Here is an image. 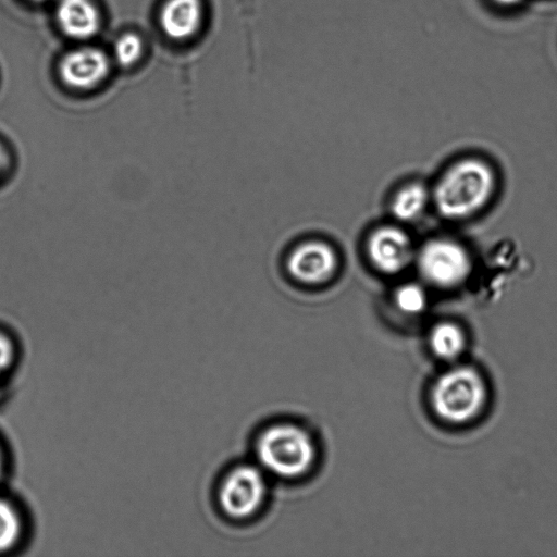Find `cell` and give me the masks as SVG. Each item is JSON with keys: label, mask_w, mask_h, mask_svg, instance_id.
<instances>
[{"label": "cell", "mask_w": 557, "mask_h": 557, "mask_svg": "<svg viewBox=\"0 0 557 557\" xmlns=\"http://www.w3.org/2000/svg\"><path fill=\"white\" fill-rule=\"evenodd\" d=\"M265 481L259 469L242 465L230 470L216 490L221 511L233 519L252 515L265 495Z\"/></svg>", "instance_id": "5"}, {"label": "cell", "mask_w": 557, "mask_h": 557, "mask_svg": "<svg viewBox=\"0 0 557 557\" xmlns=\"http://www.w3.org/2000/svg\"><path fill=\"white\" fill-rule=\"evenodd\" d=\"M9 471V457L0 441V484L5 480Z\"/></svg>", "instance_id": "19"}, {"label": "cell", "mask_w": 557, "mask_h": 557, "mask_svg": "<svg viewBox=\"0 0 557 557\" xmlns=\"http://www.w3.org/2000/svg\"><path fill=\"white\" fill-rule=\"evenodd\" d=\"M113 54L119 64L133 65L143 54L141 38L132 32L121 35L114 42Z\"/></svg>", "instance_id": "17"}, {"label": "cell", "mask_w": 557, "mask_h": 557, "mask_svg": "<svg viewBox=\"0 0 557 557\" xmlns=\"http://www.w3.org/2000/svg\"><path fill=\"white\" fill-rule=\"evenodd\" d=\"M202 18L201 0H166L160 11L159 22L169 38L186 40L198 32Z\"/></svg>", "instance_id": "11"}, {"label": "cell", "mask_w": 557, "mask_h": 557, "mask_svg": "<svg viewBox=\"0 0 557 557\" xmlns=\"http://www.w3.org/2000/svg\"><path fill=\"white\" fill-rule=\"evenodd\" d=\"M429 343L432 351L438 358L453 360L465 350L467 336L458 323L441 321L431 329Z\"/></svg>", "instance_id": "12"}, {"label": "cell", "mask_w": 557, "mask_h": 557, "mask_svg": "<svg viewBox=\"0 0 557 557\" xmlns=\"http://www.w3.org/2000/svg\"><path fill=\"white\" fill-rule=\"evenodd\" d=\"M431 202V190L421 183H411L399 189L392 201V212L401 222L419 219Z\"/></svg>", "instance_id": "13"}, {"label": "cell", "mask_w": 557, "mask_h": 557, "mask_svg": "<svg viewBox=\"0 0 557 557\" xmlns=\"http://www.w3.org/2000/svg\"><path fill=\"white\" fill-rule=\"evenodd\" d=\"M257 455L269 471L280 476L295 478L311 467L315 449L305 430L282 423L263 431L258 440Z\"/></svg>", "instance_id": "3"}, {"label": "cell", "mask_w": 557, "mask_h": 557, "mask_svg": "<svg viewBox=\"0 0 557 557\" xmlns=\"http://www.w3.org/2000/svg\"><path fill=\"white\" fill-rule=\"evenodd\" d=\"M21 358V347L16 338L0 330V388L10 379Z\"/></svg>", "instance_id": "16"}, {"label": "cell", "mask_w": 557, "mask_h": 557, "mask_svg": "<svg viewBox=\"0 0 557 557\" xmlns=\"http://www.w3.org/2000/svg\"><path fill=\"white\" fill-rule=\"evenodd\" d=\"M485 2L497 12L511 13L525 7L529 0H485Z\"/></svg>", "instance_id": "18"}, {"label": "cell", "mask_w": 557, "mask_h": 557, "mask_svg": "<svg viewBox=\"0 0 557 557\" xmlns=\"http://www.w3.org/2000/svg\"><path fill=\"white\" fill-rule=\"evenodd\" d=\"M110 72V60L95 47H82L66 53L59 64L62 82L76 90H89L101 84Z\"/></svg>", "instance_id": "8"}, {"label": "cell", "mask_w": 557, "mask_h": 557, "mask_svg": "<svg viewBox=\"0 0 557 557\" xmlns=\"http://www.w3.org/2000/svg\"><path fill=\"white\" fill-rule=\"evenodd\" d=\"M30 513L16 499L0 494V555L22 549L30 541Z\"/></svg>", "instance_id": "9"}, {"label": "cell", "mask_w": 557, "mask_h": 557, "mask_svg": "<svg viewBox=\"0 0 557 557\" xmlns=\"http://www.w3.org/2000/svg\"><path fill=\"white\" fill-rule=\"evenodd\" d=\"M494 165L476 154L451 162L431 190V202L438 215L448 221H467L483 212L498 190Z\"/></svg>", "instance_id": "1"}, {"label": "cell", "mask_w": 557, "mask_h": 557, "mask_svg": "<svg viewBox=\"0 0 557 557\" xmlns=\"http://www.w3.org/2000/svg\"><path fill=\"white\" fill-rule=\"evenodd\" d=\"M338 259L333 247L321 240H308L294 248L287 258V271L305 284H321L337 270Z\"/></svg>", "instance_id": "7"}, {"label": "cell", "mask_w": 557, "mask_h": 557, "mask_svg": "<svg viewBox=\"0 0 557 557\" xmlns=\"http://www.w3.org/2000/svg\"><path fill=\"white\" fill-rule=\"evenodd\" d=\"M238 15L242 18L248 69L257 66L256 20L259 11V0H235Z\"/></svg>", "instance_id": "14"}, {"label": "cell", "mask_w": 557, "mask_h": 557, "mask_svg": "<svg viewBox=\"0 0 557 557\" xmlns=\"http://www.w3.org/2000/svg\"><path fill=\"white\" fill-rule=\"evenodd\" d=\"M486 397V384L471 367H456L443 373L431 393L435 413L451 423H465L478 417Z\"/></svg>", "instance_id": "2"}, {"label": "cell", "mask_w": 557, "mask_h": 557, "mask_svg": "<svg viewBox=\"0 0 557 557\" xmlns=\"http://www.w3.org/2000/svg\"><path fill=\"white\" fill-rule=\"evenodd\" d=\"M397 308L407 314H419L428 305V296L424 288L417 283L400 285L394 296Z\"/></svg>", "instance_id": "15"}, {"label": "cell", "mask_w": 557, "mask_h": 557, "mask_svg": "<svg viewBox=\"0 0 557 557\" xmlns=\"http://www.w3.org/2000/svg\"><path fill=\"white\" fill-rule=\"evenodd\" d=\"M1 171H2V158L0 156V174H1Z\"/></svg>", "instance_id": "20"}, {"label": "cell", "mask_w": 557, "mask_h": 557, "mask_svg": "<svg viewBox=\"0 0 557 557\" xmlns=\"http://www.w3.org/2000/svg\"><path fill=\"white\" fill-rule=\"evenodd\" d=\"M367 252L373 267L385 274L401 272L416 256L409 235L393 225L377 227L371 233Z\"/></svg>", "instance_id": "6"}, {"label": "cell", "mask_w": 557, "mask_h": 557, "mask_svg": "<svg viewBox=\"0 0 557 557\" xmlns=\"http://www.w3.org/2000/svg\"><path fill=\"white\" fill-rule=\"evenodd\" d=\"M414 257L423 280L440 289L461 287L473 272V258L469 248L453 237L426 240Z\"/></svg>", "instance_id": "4"}, {"label": "cell", "mask_w": 557, "mask_h": 557, "mask_svg": "<svg viewBox=\"0 0 557 557\" xmlns=\"http://www.w3.org/2000/svg\"><path fill=\"white\" fill-rule=\"evenodd\" d=\"M32 1H36V2H39V1H44V0H32Z\"/></svg>", "instance_id": "21"}, {"label": "cell", "mask_w": 557, "mask_h": 557, "mask_svg": "<svg viewBox=\"0 0 557 557\" xmlns=\"http://www.w3.org/2000/svg\"><path fill=\"white\" fill-rule=\"evenodd\" d=\"M55 18L66 36L78 40L95 36L101 25L100 12L91 0H59Z\"/></svg>", "instance_id": "10"}]
</instances>
